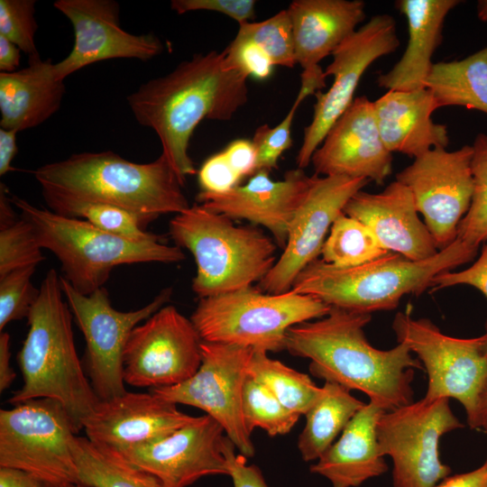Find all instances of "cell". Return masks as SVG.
<instances>
[{"label":"cell","instance_id":"cell-1","mask_svg":"<svg viewBox=\"0 0 487 487\" xmlns=\"http://www.w3.org/2000/svg\"><path fill=\"white\" fill-rule=\"evenodd\" d=\"M224 60L225 51L194 54L127 96L136 121L158 135L182 186L197 172L188 149L198 124L203 119L228 121L248 100V78L227 69Z\"/></svg>","mask_w":487,"mask_h":487},{"label":"cell","instance_id":"cell-2","mask_svg":"<svg viewBox=\"0 0 487 487\" xmlns=\"http://www.w3.org/2000/svg\"><path fill=\"white\" fill-rule=\"evenodd\" d=\"M371 319L370 313L331 307L326 316L290 327L285 350L309 359L315 377L360 391L389 411L413 402L414 369L424 368L405 344L373 347L363 332Z\"/></svg>","mask_w":487,"mask_h":487},{"label":"cell","instance_id":"cell-3","mask_svg":"<svg viewBox=\"0 0 487 487\" xmlns=\"http://www.w3.org/2000/svg\"><path fill=\"white\" fill-rule=\"evenodd\" d=\"M41 193L106 204L133 214L144 228L161 215L190 206L177 174L161 153L148 163L111 152H81L32 171Z\"/></svg>","mask_w":487,"mask_h":487},{"label":"cell","instance_id":"cell-4","mask_svg":"<svg viewBox=\"0 0 487 487\" xmlns=\"http://www.w3.org/2000/svg\"><path fill=\"white\" fill-rule=\"evenodd\" d=\"M60 277L51 269L28 319V333L17 354L23 386L8 401L39 398L60 402L78 433L99 402L78 356L72 332V313L63 299Z\"/></svg>","mask_w":487,"mask_h":487},{"label":"cell","instance_id":"cell-5","mask_svg":"<svg viewBox=\"0 0 487 487\" xmlns=\"http://www.w3.org/2000/svg\"><path fill=\"white\" fill-rule=\"evenodd\" d=\"M476 253L455 238L436 255L422 261L390 252L368 262L341 268L317 258L298 275L291 290L348 310L370 314L392 310L403 296L420 295L433 286L437 275L472 261Z\"/></svg>","mask_w":487,"mask_h":487},{"label":"cell","instance_id":"cell-6","mask_svg":"<svg viewBox=\"0 0 487 487\" xmlns=\"http://www.w3.org/2000/svg\"><path fill=\"white\" fill-rule=\"evenodd\" d=\"M22 217L32 226L42 249L60 261L63 278L79 293L104 287L114 268L143 262L174 263L185 259L181 248L162 241H138L105 232L78 218L40 208L10 196Z\"/></svg>","mask_w":487,"mask_h":487},{"label":"cell","instance_id":"cell-7","mask_svg":"<svg viewBox=\"0 0 487 487\" xmlns=\"http://www.w3.org/2000/svg\"><path fill=\"white\" fill-rule=\"evenodd\" d=\"M169 228L177 246L194 256L197 273L191 288L199 299L253 286L276 262V244L262 230L235 225L201 205L175 215Z\"/></svg>","mask_w":487,"mask_h":487},{"label":"cell","instance_id":"cell-8","mask_svg":"<svg viewBox=\"0 0 487 487\" xmlns=\"http://www.w3.org/2000/svg\"><path fill=\"white\" fill-rule=\"evenodd\" d=\"M330 308L311 295L271 294L250 286L200 299L190 320L204 342L277 353L285 350L290 327L321 318Z\"/></svg>","mask_w":487,"mask_h":487},{"label":"cell","instance_id":"cell-9","mask_svg":"<svg viewBox=\"0 0 487 487\" xmlns=\"http://www.w3.org/2000/svg\"><path fill=\"white\" fill-rule=\"evenodd\" d=\"M76 434L66 409L52 399L1 409L0 467L22 470L54 485L78 483L71 451Z\"/></svg>","mask_w":487,"mask_h":487},{"label":"cell","instance_id":"cell-10","mask_svg":"<svg viewBox=\"0 0 487 487\" xmlns=\"http://www.w3.org/2000/svg\"><path fill=\"white\" fill-rule=\"evenodd\" d=\"M463 424L449 399L423 398L385 411L377 424L381 454L392 460L393 487H435L451 473L440 459L441 437Z\"/></svg>","mask_w":487,"mask_h":487},{"label":"cell","instance_id":"cell-11","mask_svg":"<svg viewBox=\"0 0 487 487\" xmlns=\"http://www.w3.org/2000/svg\"><path fill=\"white\" fill-rule=\"evenodd\" d=\"M60 286L85 337L87 375L99 400L125 393L123 358L127 340L136 326L164 307L172 295V289H163L141 308L123 312L111 305L105 287L90 295H83L62 276Z\"/></svg>","mask_w":487,"mask_h":487},{"label":"cell","instance_id":"cell-12","mask_svg":"<svg viewBox=\"0 0 487 487\" xmlns=\"http://www.w3.org/2000/svg\"><path fill=\"white\" fill-rule=\"evenodd\" d=\"M398 343L415 353L427 374L426 399L454 398L465 409L467 423L475 411L477 397L487 373L482 335L458 338L447 335L427 318L398 312L392 322Z\"/></svg>","mask_w":487,"mask_h":487},{"label":"cell","instance_id":"cell-13","mask_svg":"<svg viewBox=\"0 0 487 487\" xmlns=\"http://www.w3.org/2000/svg\"><path fill=\"white\" fill-rule=\"evenodd\" d=\"M202 363L188 381L151 391L175 404L204 410L224 429L240 454L255 450L243 415L242 399L252 348L220 343H201Z\"/></svg>","mask_w":487,"mask_h":487},{"label":"cell","instance_id":"cell-14","mask_svg":"<svg viewBox=\"0 0 487 487\" xmlns=\"http://www.w3.org/2000/svg\"><path fill=\"white\" fill-rule=\"evenodd\" d=\"M201 343L190 319L162 307L133 329L124 351V382L152 390L188 381L201 365Z\"/></svg>","mask_w":487,"mask_h":487},{"label":"cell","instance_id":"cell-15","mask_svg":"<svg viewBox=\"0 0 487 487\" xmlns=\"http://www.w3.org/2000/svg\"><path fill=\"white\" fill-rule=\"evenodd\" d=\"M400 46L394 18L378 14L370 18L332 53L333 60L325 75L333 84L326 92L315 94L311 123L304 129L303 142L297 155V165L306 168L315 151L335 121L354 101V95L366 69L376 60L394 52Z\"/></svg>","mask_w":487,"mask_h":487},{"label":"cell","instance_id":"cell-16","mask_svg":"<svg viewBox=\"0 0 487 487\" xmlns=\"http://www.w3.org/2000/svg\"><path fill=\"white\" fill-rule=\"evenodd\" d=\"M473 147L429 150L397 173L412 193L418 213L441 250L452 244L473 194Z\"/></svg>","mask_w":487,"mask_h":487},{"label":"cell","instance_id":"cell-17","mask_svg":"<svg viewBox=\"0 0 487 487\" xmlns=\"http://www.w3.org/2000/svg\"><path fill=\"white\" fill-rule=\"evenodd\" d=\"M308 192L289 229L283 252L260 289L271 294L291 289L298 275L321 253L326 235L350 198L370 180L345 176L314 174Z\"/></svg>","mask_w":487,"mask_h":487},{"label":"cell","instance_id":"cell-18","mask_svg":"<svg viewBox=\"0 0 487 487\" xmlns=\"http://www.w3.org/2000/svg\"><path fill=\"white\" fill-rule=\"evenodd\" d=\"M53 6L69 20L74 31L71 51L54 64L60 80L96 62L112 59L147 61L164 50L153 33L136 35L124 31L119 4L114 0H57Z\"/></svg>","mask_w":487,"mask_h":487},{"label":"cell","instance_id":"cell-19","mask_svg":"<svg viewBox=\"0 0 487 487\" xmlns=\"http://www.w3.org/2000/svg\"><path fill=\"white\" fill-rule=\"evenodd\" d=\"M226 438L223 427L206 414L163 438L116 454L155 476L162 487H188L204 476H229Z\"/></svg>","mask_w":487,"mask_h":487},{"label":"cell","instance_id":"cell-20","mask_svg":"<svg viewBox=\"0 0 487 487\" xmlns=\"http://www.w3.org/2000/svg\"><path fill=\"white\" fill-rule=\"evenodd\" d=\"M315 174L366 179L382 185L392 170V153L377 126L373 102L355 97L312 155Z\"/></svg>","mask_w":487,"mask_h":487},{"label":"cell","instance_id":"cell-21","mask_svg":"<svg viewBox=\"0 0 487 487\" xmlns=\"http://www.w3.org/2000/svg\"><path fill=\"white\" fill-rule=\"evenodd\" d=\"M195 418L152 392L126 391L99 400L83 429L95 446L119 453L163 438Z\"/></svg>","mask_w":487,"mask_h":487},{"label":"cell","instance_id":"cell-22","mask_svg":"<svg viewBox=\"0 0 487 487\" xmlns=\"http://www.w3.org/2000/svg\"><path fill=\"white\" fill-rule=\"evenodd\" d=\"M303 169L289 170L274 181L270 171H256L244 185L225 193L199 191L197 201L205 208L231 219H245L267 228L277 245L285 248L290 224L312 183Z\"/></svg>","mask_w":487,"mask_h":487},{"label":"cell","instance_id":"cell-23","mask_svg":"<svg viewBox=\"0 0 487 487\" xmlns=\"http://www.w3.org/2000/svg\"><path fill=\"white\" fill-rule=\"evenodd\" d=\"M362 0H294L290 15L296 60L303 71L297 97L302 101L326 87L319 62L350 37L365 18Z\"/></svg>","mask_w":487,"mask_h":487},{"label":"cell","instance_id":"cell-24","mask_svg":"<svg viewBox=\"0 0 487 487\" xmlns=\"http://www.w3.org/2000/svg\"><path fill=\"white\" fill-rule=\"evenodd\" d=\"M343 212L367 225L388 252L412 261L426 260L439 252L418 217L412 193L398 180L379 193L360 190Z\"/></svg>","mask_w":487,"mask_h":487},{"label":"cell","instance_id":"cell-25","mask_svg":"<svg viewBox=\"0 0 487 487\" xmlns=\"http://www.w3.org/2000/svg\"><path fill=\"white\" fill-rule=\"evenodd\" d=\"M439 108L427 88L412 91L388 90L373 102L374 115L381 140L390 152L418 158L429 150L446 148L447 127L433 122Z\"/></svg>","mask_w":487,"mask_h":487},{"label":"cell","instance_id":"cell-26","mask_svg":"<svg viewBox=\"0 0 487 487\" xmlns=\"http://www.w3.org/2000/svg\"><path fill=\"white\" fill-rule=\"evenodd\" d=\"M370 402L353 417L340 437L310 465L311 473L326 478L332 487H358L388 471L377 438V424L385 412Z\"/></svg>","mask_w":487,"mask_h":487},{"label":"cell","instance_id":"cell-27","mask_svg":"<svg viewBox=\"0 0 487 487\" xmlns=\"http://www.w3.org/2000/svg\"><path fill=\"white\" fill-rule=\"evenodd\" d=\"M459 0H398L395 7L406 17L409 40L406 50L390 71L377 78L387 90L412 91L426 87L434 65L432 57L440 45L448 13Z\"/></svg>","mask_w":487,"mask_h":487},{"label":"cell","instance_id":"cell-28","mask_svg":"<svg viewBox=\"0 0 487 487\" xmlns=\"http://www.w3.org/2000/svg\"><path fill=\"white\" fill-rule=\"evenodd\" d=\"M64 94L51 60L39 56L23 69L0 72V128L19 133L40 125L60 109Z\"/></svg>","mask_w":487,"mask_h":487},{"label":"cell","instance_id":"cell-29","mask_svg":"<svg viewBox=\"0 0 487 487\" xmlns=\"http://www.w3.org/2000/svg\"><path fill=\"white\" fill-rule=\"evenodd\" d=\"M364 405L348 389L325 381L320 396L305 414V427L299 436L298 449L302 459L317 461Z\"/></svg>","mask_w":487,"mask_h":487},{"label":"cell","instance_id":"cell-30","mask_svg":"<svg viewBox=\"0 0 487 487\" xmlns=\"http://www.w3.org/2000/svg\"><path fill=\"white\" fill-rule=\"evenodd\" d=\"M425 87L439 107L464 106L487 114V46L463 60L434 63Z\"/></svg>","mask_w":487,"mask_h":487},{"label":"cell","instance_id":"cell-31","mask_svg":"<svg viewBox=\"0 0 487 487\" xmlns=\"http://www.w3.org/2000/svg\"><path fill=\"white\" fill-rule=\"evenodd\" d=\"M71 451L78 483L83 487H162L152 474L118 454L95 446L87 437L75 436Z\"/></svg>","mask_w":487,"mask_h":487},{"label":"cell","instance_id":"cell-32","mask_svg":"<svg viewBox=\"0 0 487 487\" xmlns=\"http://www.w3.org/2000/svg\"><path fill=\"white\" fill-rule=\"evenodd\" d=\"M247 372L299 416L307 413L322 391V387L317 386L308 375L271 358L264 351H253Z\"/></svg>","mask_w":487,"mask_h":487},{"label":"cell","instance_id":"cell-33","mask_svg":"<svg viewBox=\"0 0 487 487\" xmlns=\"http://www.w3.org/2000/svg\"><path fill=\"white\" fill-rule=\"evenodd\" d=\"M51 211L69 217L82 219L110 234L138 241H162V238L146 232L139 219L123 208L66 198L51 193H42Z\"/></svg>","mask_w":487,"mask_h":487},{"label":"cell","instance_id":"cell-34","mask_svg":"<svg viewBox=\"0 0 487 487\" xmlns=\"http://www.w3.org/2000/svg\"><path fill=\"white\" fill-rule=\"evenodd\" d=\"M371 229L344 212L334 221L320 255L335 267L357 266L389 253Z\"/></svg>","mask_w":487,"mask_h":487},{"label":"cell","instance_id":"cell-35","mask_svg":"<svg viewBox=\"0 0 487 487\" xmlns=\"http://www.w3.org/2000/svg\"><path fill=\"white\" fill-rule=\"evenodd\" d=\"M242 409L245 425L251 433L259 427L271 436L289 433L299 418L265 385L249 376L244 386Z\"/></svg>","mask_w":487,"mask_h":487},{"label":"cell","instance_id":"cell-36","mask_svg":"<svg viewBox=\"0 0 487 487\" xmlns=\"http://www.w3.org/2000/svg\"><path fill=\"white\" fill-rule=\"evenodd\" d=\"M472 147L473 194L456 238L477 252L480 244L487 242V133H478Z\"/></svg>","mask_w":487,"mask_h":487},{"label":"cell","instance_id":"cell-37","mask_svg":"<svg viewBox=\"0 0 487 487\" xmlns=\"http://www.w3.org/2000/svg\"><path fill=\"white\" fill-rule=\"evenodd\" d=\"M235 37L259 46L274 66L291 69L297 64L293 29L288 9L264 21L239 25Z\"/></svg>","mask_w":487,"mask_h":487},{"label":"cell","instance_id":"cell-38","mask_svg":"<svg viewBox=\"0 0 487 487\" xmlns=\"http://www.w3.org/2000/svg\"><path fill=\"white\" fill-rule=\"evenodd\" d=\"M41 250L32 225L23 217L0 227V277L37 266L45 259Z\"/></svg>","mask_w":487,"mask_h":487},{"label":"cell","instance_id":"cell-39","mask_svg":"<svg viewBox=\"0 0 487 487\" xmlns=\"http://www.w3.org/2000/svg\"><path fill=\"white\" fill-rule=\"evenodd\" d=\"M36 266L20 268L0 277V331L14 320L28 317L40 289L31 282Z\"/></svg>","mask_w":487,"mask_h":487},{"label":"cell","instance_id":"cell-40","mask_svg":"<svg viewBox=\"0 0 487 487\" xmlns=\"http://www.w3.org/2000/svg\"><path fill=\"white\" fill-rule=\"evenodd\" d=\"M35 0H0V35L18 46L29 59L40 56L35 44Z\"/></svg>","mask_w":487,"mask_h":487},{"label":"cell","instance_id":"cell-41","mask_svg":"<svg viewBox=\"0 0 487 487\" xmlns=\"http://www.w3.org/2000/svg\"><path fill=\"white\" fill-rule=\"evenodd\" d=\"M301 103L296 98L286 116L276 126L270 127L264 124L256 128L252 139L257 156L256 171L265 170L271 172L278 168L280 157L292 145L291 124Z\"/></svg>","mask_w":487,"mask_h":487},{"label":"cell","instance_id":"cell-42","mask_svg":"<svg viewBox=\"0 0 487 487\" xmlns=\"http://www.w3.org/2000/svg\"><path fill=\"white\" fill-rule=\"evenodd\" d=\"M224 65L227 69L237 70L247 78L263 80L273 70V63L269 56L256 44L234 37L224 50Z\"/></svg>","mask_w":487,"mask_h":487},{"label":"cell","instance_id":"cell-43","mask_svg":"<svg viewBox=\"0 0 487 487\" xmlns=\"http://www.w3.org/2000/svg\"><path fill=\"white\" fill-rule=\"evenodd\" d=\"M254 0H172L170 8L179 14L194 11H211L229 16L239 25L255 17Z\"/></svg>","mask_w":487,"mask_h":487},{"label":"cell","instance_id":"cell-44","mask_svg":"<svg viewBox=\"0 0 487 487\" xmlns=\"http://www.w3.org/2000/svg\"><path fill=\"white\" fill-rule=\"evenodd\" d=\"M241 179L223 152L208 157L198 170L200 191L207 193H225L240 185Z\"/></svg>","mask_w":487,"mask_h":487},{"label":"cell","instance_id":"cell-45","mask_svg":"<svg viewBox=\"0 0 487 487\" xmlns=\"http://www.w3.org/2000/svg\"><path fill=\"white\" fill-rule=\"evenodd\" d=\"M456 285L472 286L487 299V243L473 264L460 271H449L437 275L432 287L439 289Z\"/></svg>","mask_w":487,"mask_h":487},{"label":"cell","instance_id":"cell-46","mask_svg":"<svg viewBox=\"0 0 487 487\" xmlns=\"http://www.w3.org/2000/svg\"><path fill=\"white\" fill-rule=\"evenodd\" d=\"M235 449L234 445L227 437L225 444V455L234 487H269L260 469L254 464H247V457L242 454H236Z\"/></svg>","mask_w":487,"mask_h":487},{"label":"cell","instance_id":"cell-47","mask_svg":"<svg viewBox=\"0 0 487 487\" xmlns=\"http://www.w3.org/2000/svg\"><path fill=\"white\" fill-rule=\"evenodd\" d=\"M226 160L234 171L243 179L253 176L256 170V151L250 140L232 141L223 151Z\"/></svg>","mask_w":487,"mask_h":487},{"label":"cell","instance_id":"cell-48","mask_svg":"<svg viewBox=\"0 0 487 487\" xmlns=\"http://www.w3.org/2000/svg\"><path fill=\"white\" fill-rule=\"evenodd\" d=\"M0 487H57L27 472L0 467Z\"/></svg>","mask_w":487,"mask_h":487},{"label":"cell","instance_id":"cell-49","mask_svg":"<svg viewBox=\"0 0 487 487\" xmlns=\"http://www.w3.org/2000/svg\"><path fill=\"white\" fill-rule=\"evenodd\" d=\"M435 487H487V459L478 468L455 475H449Z\"/></svg>","mask_w":487,"mask_h":487},{"label":"cell","instance_id":"cell-50","mask_svg":"<svg viewBox=\"0 0 487 487\" xmlns=\"http://www.w3.org/2000/svg\"><path fill=\"white\" fill-rule=\"evenodd\" d=\"M18 132L0 128V175L3 176L15 169L12 167V161L15 157L18 147L16 136Z\"/></svg>","mask_w":487,"mask_h":487},{"label":"cell","instance_id":"cell-51","mask_svg":"<svg viewBox=\"0 0 487 487\" xmlns=\"http://www.w3.org/2000/svg\"><path fill=\"white\" fill-rule=\"evenodd\" d=\"M11 337L7 332L0 334V391L7 390L14 382L16 372L11 366Z\"/></svg>","mask_w":487,"mask_h":487},{"label":"cell","instance_id":"cell-52","mask_svg":"<svg viewBox=\"0 0 487 487\" xmlns=\"http://www.w3.org/2000/svg\"><path fill=\"white\" fill-rule=\"evenodd\" d=\"M21 50L14 42L0 35V70L10 73L18 70Z\"/></svg>","mask_w":487,"mask_h":487},{"label":"cell","instance_id":"cell-53","mask_svg":"<svg viewBox=\"0 0 487 487\" xmlns=\"http://www.w3.org/2000/svg\"><path fill=\"white\" fill-rule=\"evenodd\" d=\"M473 429H482L487 436V373L479 391L474 415L467 423Z\"/></svg>","mask_w":487,"mask_h":487},{"label":"cell","instance_id":"cell-54","mask_svg":"<svg viewBox=\"0 0 487 487\" xmlns=\"http://www.w3.org/2000/svg\"><path fill=\"white\" fill-rule=\"evenodd\" d=\"M477 16L482 22H487V0H480L477 3Z\"/></svg>","mask_w":487,"mask_h":487},{"label":"cell","instance_id":"cell-55","mask_svg":"<svg viewBox=\"0 0 487 487\" xmlns=\"http://www.w3.org/2000/svg\"><path fill=\"white\" fill-rule=\"evenodd\" d=\"M482 337H483L482 348L484 352L487 354V323H486V333L482 335Z\"/></svg>","mask_w":487,"mask_h":487},{"label":"cell","instance_id":"cell-56","mask_svg":"<svg viewBox=\"0 0 487 487\" xmlns=\"http://www.w3.org/2000/svg\"><path fill=\"white\" fill-rule=\"evenodd\" d=\"M57 487H83V486L78 483H66L62 485H57Z\"/></svg>","mask_w":487,"mask_h":487}]
</instances>
